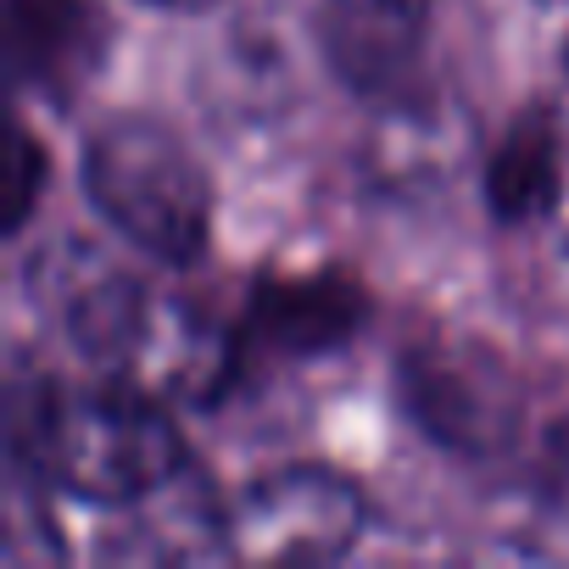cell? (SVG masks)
I'll return each mask as SVG.
<instances>
[{"label": "cell", "mask_w": 569, "mask_h": 569, "mask_svg": "<svg viewBox=\"0 0 569 569\" xmlns=\"http://www.w3.org/2000/svg\"><path fill=\"white\" fill-rule=\"evenodd\" d=\"M536 497L558 525H569V419H552L536 447Z\"/></svg>", "instance_id": "30bf717a"}, {"label": "cell", "mask_w": 569, "mask_h": 569, "mask_svg": "<svg viewBox=\"0 0 569 569\" xmlns=\"http://www.w3.org/2000/svg\"><path fill=\"white\" fill-rule=\"evenodd\" d=\"M151 7H168V12H196V7H212V0H151Z\"/></svg>", "instance_id": "4fadbf2b"}, {"label": "cell", "mask_w": 569, "mask_h": 569, "mask_svg": "<svg viewBox=\"0 0 569 569\" xmlns=\"http://www.w3.org/2000/svg\"><path fill=\"white\" fill-rule=\"evenodd\" d=\"M18 469L57 513L112 519V558H223V508L184 463L168 402L107 375L12 386Z\"/></svg>", "instance_id": "6da1fadb"}, {"label": "cell", "mask_w": 569, "mask_h": 569, "mask_svg": "<svg viewBox=\"0 0 569 569\" xmlns=\"http://www.w3.org/2000/svg\"><path fill=\"white\" fill-rule=\"evenodd\" d=\"M536 7H569V0H536Z\"/></svg>", "instance_id": "5bb4252c"}, {"label": "cell", "mask_w": 569, "mask_h": 569, "mask_svg": "<svg viewBox=\"0 0 569 569\" xmlns=\"http://www.w3.org/2000/svg\"><path fill=\"white\" fill-rule=\"evenodd\" d=\"M46 302L90 375L146 391L168 408L212 402L240 375L246 336L162 284L101 262L96 251H73L51 268Z\"/></svg>", "instance_id": "7a4b0ae2"}, {"label": "cell", "mask_w": 569, "mask_h": 569, "mask_svg": "<svg viewBox=\"0 0 569 569\" xmlns=\"http://www.w3.org/2000/svg\"><path fill=\"white\" fill-rule=\"evenodd\" d=\"M34 179H40V151H34L29 134H18V179H12V196H7L12 229H18V223L29 218V207H34Z\"/></svg>", "instance_id": "7c38bea8"}, {"label": "cell", "mask_w": 569, "mask_h": 569, "mask_svg": "<svg viewBox=\"0 0 569 569\" xmlns=\"http://www.w3.org/2000/svg\"><path fill=\"white\" fill-rule=\"evenodd\" d=\"M552 123H558V184H552V207H547V229H552V240L569 251V101L552 112Z\"/></svg>", "instance_id": "8fae6325"}, {"label": "cell", "mask_w": 569, "mask_h": 569, "mask_svg": "<svg viewBox=\"0 0 569 569\" xmlns=\"http://www.w3.org/2000/svg\"><path fill=\"white\" fill-rule=\"evenodd\" d=\"M436 0H325L319 7V46L330 73L358 96H391L430 34Z\"/></svg>", "instance_id": "8992f818"}, {"label": "cell", "mask_w": 569, "mask_h": 569, "mask_svg": "<svg viewBox=\"0 0 569 569\" xmlns=\"http://www.w3.org/2000/svg\"><path fill=\"white\" fill-rule=\"evenodd\" d=\"M363 319V297L336 273H308V279H273L251 297L246 313V341H262L273 352H330L341 347Z\"/></svg>", "instance_id": "ba28073f"}, {"label": "cell", "mask_w": 569, "mask_h": 569, "mask_svg": "<svg viewBox=\"0 0 569 569\" xmlns=\"http://www.w3.org/2000/svg\"><path fill=\"white\" fill-rule=\"evenodd\" d=\"M402 380V408L413 425L469 458L502 452L519 430V386L508 380L502 358L469 341H419L397 363Z\"/></svg>", "instance_id": "5b68a950"}, {"label": "cell", "mask_w": 569, "mask_h": 569, "mask_svg": "<svg viewBox=\"0 0 569 569\" xmlns=\"http://www.w3.org/2000/svg\"><path fill=\"white\" fill-rule=\"evenodd\" d=\"M84 190L129 246L168 268H190L212 240V184L190 146L157 118H101L84 140Z\"/></svg>", "instance_id": "3957f363"}, {"label": "cell", "mask_w": 569, "mask_h": 569, "mask_svg": "<svg viewBox=\"0 0 569 569\" xmlns=\"http://www.w3.org/2000/svg\"><path fill=\"white\" fill-rule=\"evenodd\" d=\"M552 184H558V123H552V112L519 118V123L508 129V140L497 146L491 173H486L491 207H497L508 223H525V218L547 223Z\"/></svg>", "instance_id": "9c48e42d"}, {"label": "cell", "mask_w": 569, "mask_h": 569, "mask_svg": "<svg viewBox=\"0 0 569 569\" xmlns=\"http://www.w3.org/2000/svg\"><path fill=\"white\" fill-rule=\"evenodd\" d=\"M363 525H369V502L347 475L325 463H291V469L257 475L223 508V558L330 563L358 547Z\"/></svg>", "instance_id": "277c9868"}, {"label": "cell", "mask_w": 569, "mask_h": 569, "mask_svg": "<svg viewBox=\"0 0 569 569\" xmlns=\"http://www.w3.org/2000/svg\"><path fill=\"white\" fill-rule=\"evenodd\" d=\"M12 62L40 96H73V84L96 68L107 18L101 0H12Z\"/></svg>", "instance_id": "52a82bcc"}]
</instances>
